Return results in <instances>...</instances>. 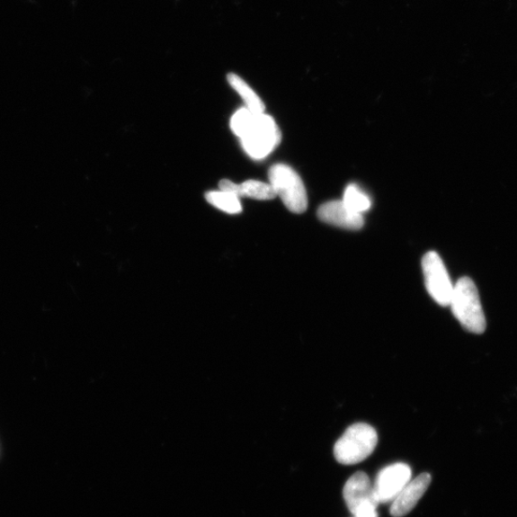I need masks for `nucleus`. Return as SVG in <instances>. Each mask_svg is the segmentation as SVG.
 Here are the masks:
<instances>
[{
    "mask_svg": "<svg viewBox=\"0 0 517 517\" xmlns=\"http://www.w3.org/2000/svg\"><path fill=\"white\" fill-rule=\"evenodd\" d=\"M344 499L353 516H362L377 513L379 505L374 486L365 472L359 471L345 484Z\"/></svg>",
    "mask_w": 517,
    "mask_h": 517,
    "instance_id": "6",
    "label": "nucleus"
},
{
    "mask_svg": "<svg viewBox=\"0 0 517 517\" xmlns=\"http://www.w3.org/2000/svg\"><path fill=\"white\" fill-rule=\"evenodd\" d=\"M343 202L348 209L358 214H362L371 209V200L354 184L349 185L344 193Z\"/></svg>",
    "mask_w": 517,
    "mask_h": 517,
    "instance_id": "13",
    "label": "nucleus"
},
{
    "mask_svg": "<svg viewBox=\"0 0 517 517\" xmlns=\"http://www.w3.org/2000/svg\"><path fill=\"white\" fill-rule=\"evenodd\" d=\"M378 445V433L367 423H354L336 441L334 454L338 463L356 465L366 459Z\"/></svg>",
    "mask_w": 517,
    "mask_h": 517,
    "instance_id": "2",
    "label": "nucleus"
},
{
    "mask_svg": "<svg viewBox=\"0 0 517 517\" xmlns=\"http://www.w3.org/2000/svg\"><path fill=\"white\" fill-rule=\"evenodd\" d=\"M354 517H378V513H375L372 514H368V515H362V516H354Z\"/></svg>",
    "mask_w": 517,
    "mask_h": 517,
    "instance_id": "14",
    "label": "nucleus"
},
{
    "mask_svg": "<svg viewBox=\"0 0 517 517\" xmlns=\"http://www.w3.org/2000/svg\"><path fill=\"white\" fill-rule=\"evenodd\" d=\"M422 263L427 292L440 306L450 307L454 285L446 265L435 251L427 253Z\"/></svg>",
    "mask_w": 517,
    "mask_h": 517,
    "instance_id": "5",
    "label": "nucleus"
},
{
    "mask_svg": "<svg viewBox=\"0 0 517 517\" xmlns=\"http://www.w3.org/2000/svg\"><path fill=\"white\" fill-rule=\"evenodd\" d=\"M275 191L271 183L258 181H247L238 186V197L249 198L258 201H271L276 197Z\"/></svg>",
    "mask_w": 517,
    "mask_h": 517,
    "instance_id": "12",
    "label": "nucleus"
},
{
    "mask_svg": "<svg viewBox=\"0 0 517 517\" xmlns=\"http://www.w3.org/2000/svg\"><path fill=\"white\" fill-rule=\"evenodd\" d=\"M205 199L216 209L228 214H239L242 212L241 199L224 191H211L205 195Z\"/></svg>",
    "mask_w": 517,
    "mask_h": 517,
    "instance_id": "11",
    "label": "nucleus"
},
{
    "mask_svg": "<svg viewBox=\"0 0 517 517\" xmlns=\"http://www.w3.org/2000/svg\"><path fill=\"white\" fill-rule=\"evenodd\" d=\"M228 82L245 103L246 109L253 113H263L264 105L258 95L251 90L249 85L235 74H229Z\"/></svg>",
    "mask_w": 517,
    "mask_h": 517,
    "instance_id": "10",
    "label": "nucleus"
},
{
    "mask_svg": "<svg viewBox=\"0 0 517 517\" xmlns=\"http://www.w3.org/2000/svg\"><path fill=\"white\" fill-rule=\"evenodd\" d=\"M317 216L324 223L351 230L361 229L364 225L362 214L351 211L343 201H333L322 204Z\"/></svg>",
    "mask_w": 517,
    "mask_h": 517,
    "instance_id": "9",
    "label": "nucleus"
},
{
    "mask_svg": "<svg viewBox=\"0 0 517 517\" xmlns=\"http://www.w3.org/2000/svg\"><path fill=\"white\" fill-rule=\"evenodd\" d=\"M281 138L280 129L272 116L254 113L253 121L240 139L250 157L263 159L276 149Z\"/></svg>",
    "mask_w": 517,
    "mask_h": 517,
    "instance_id": "3",
    "label": "nucleus"
},
{
    "mask_svg": "<svg viewBox=\"0 0 517 517\" xmlns=\"http://www.w3.org/2000/svg\"><path fill=\"white\" fill-rule=\"evenodd\" d=\"M450 307L453 316L466 331L477 334L486 331V320L480 295L477 285L470 278L462 277L457 281Z\"/></svg>",
    "mask_w": 517,
    "mask_h": 517,
    "instance_id": "1",
    "label": "nucleus"
},
{
    "mask_svg": "<svg viewBox=\"0 0 517 517\" xmlns=\"http://www.w3.org/2000/svg\"><path fill=\"white\" fill-rule=\"evenodd\" d=\"M432 476L423 474L404 487L403 491L391 502L390 513L394 517H403L416 507L418 502L431 486Z\"/></svg>",
    "mask_w": 517,
    "mask_h": 517,
    "instance_id": "8",
    "label": "nucleus"
},
{
    "mask_svg": "<svg viewBox=\"0 0 517 517\" xmlns=\"http://www.w3.org/2000/svg\"><path fill=\"white\" fill-rule=\"evenodd\" d=\"M411 477L412 470L405 463H396L382 468L373 485L379 504L392 502L409 483Z\"/></svg>",
    "mask_w": 517,
    "mask_h": 517,
    "instance_id": "7",
    "label": "nucleus"
},
{
    "mask_svg": "<svg viewBox=\"0 0 517 517\" xmlns=\"http://www.w3.org/2000/svg\"><path fill=\"white\" fill-rule=\"evenodd\" d=\"M270 183L277 196L282 200L287 209L297 214L308 209V196L300 175L291 167L279 164L269 173Z\"/></svg>",
    "mask_w": 517,
    "mask_h": 517,
    "instance_id": "4",
    "label": "nucleus"
}]
</instances>
